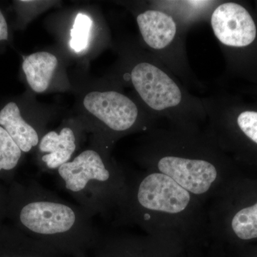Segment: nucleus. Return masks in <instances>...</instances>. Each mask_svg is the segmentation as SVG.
<instances>
[{
    "label": "nucleus",
    "mask_w": 257,
    "mask_h": 257,
    "mask_svg": "<svg viewBox=\"0 0 257 257\" xmlns=\"http://www.w3.org/2000/svg\"><path fill=\"white\" fill-rule=\"evenodd\" d=\"M7 219L16 229L50 246L78 248L97 240L92 216L37 181H14L8 187Z\"/></svg>",
    "instance_id": "obj_1"
},
{
    "label": "nucleus",
    "mask_w": 257,
    "mask_h": 257,
    "mask_svg": "<svg viewBox=\"0 0 257 257\" xmlns=\"http://www.w3.org/2000/svg\"><path fill=\"white\" fill-rule=\"evenodd\" d=\"M130 57L126 75L143 107L154 117L191 126L207 119L203 98L189 92L185 84L150 52Z\"/></svg>",
    "instance_id": "obj_2"
},
{
    "label": "nucleus",
    "mask_w": 257,
    "mask_h": 257,
    "mask_svg": "<svg viewBox=\"0 0 257 257\" xmlns=\"http://www.w3.org/2000/svg\"><path fill=\"white\" fill-rule=\"evenodd\" d=\"M55 173L61 187L92 217L104 212L114 199L117 175L98 147L84 150Z\"/></svg>",
    "instance_id": "obj_3"
},
{
    "label": "nucleus",
    "mask_w": 257,
    "mask_h": 257,
    "mask_svg": "<svg viewBox=\"0 0 257 257\" xmlns=\"http://www.w3.org/2000/svg\"><path fill=\"white\" fill-rule=\"evenodd\" d=\"M136 21L142 40L150 53L184 84L202 87L191 69L186 51L185 35L188 30L170 13L152 5L138 13Z\"/></svg>",
    "instance_id": "obj_4"
},
{
    "label": "nucleus",
    "mask_w": 257,
    "mask_h": 257,
    "mask_svg": "<svg viewBox=\"0 0 257 257\" xmlns=\"http://www.w3.org/2000/svg\"><path fill=\"white\" fill-rule=\"evenodd\" d=\"M83 105L97 121L100 132L111 134V136L133 131L140 126L146 128L145 121L155 118L131 97L115 89L87 93Z\"/></svg>",
    "instance_id": "obj_5"
},
{
    "label": "nucleus",
    "mask_w": 257,
    "mask_h": 257,
    "mask_svg": "<svg viewBox=\"0 0 257 257\" xmlns=\"http://www.w3.org/2000/svg\"><path fill=\"white\" fill-rule=\"evenodd\" d=\"M211 30L221 49H244L257 37V27L251 15L239 3L220 2L209 18Z\"/></svg>",
    "instance_id": "obj_6"
},
{
    "label": "nucleus",
    "mask_w": 257,
    "mask_h": 257,
    "mask_svg": "<svg viewBox=\"0 0 257 257\" xmlns=\"http://www.w3.org/2000/svg\"><path fill=\"white\" fill-rule=\"evenodd\" d=\"M135 200L142 209L177 214L188 206L190 194L169 176L156 172L142 179Z\"/></svg>",
    "instance_id": "obj_7"
},
{
    "label": "nucleus",
    "mask_w": 257,
    "mask_h": 257,
    "mask_svg": "<svg viewBox=\"0 0 257 257\" xmlns=\"http://www.w3.org/2000/svg\"><path fill=\"white\" fill-rule=\"evenodd\" d=\"M157 167L187 192L202 194L210 189L217 177L215 165L201 157L166 154L160 157Z\"/></svg>",
    "instance_id": "obj_8"
},
{
    "label": "nucleus",
    "mask_w": 257,
    "mask_h": 257,
    "mask_svg": "<svg viewBox=\"0 0 257 257\" xmlns=\"http://www.w3.org/2000/svg\"><path fill=\"white\" fill-rule=\"evenodd\" d=\"M77 134L70 126L60 131H50L43 135L37 146V162L45 172H56L72 160L77 148Z\"/></svg>",
    "instance_id": "obj_9"
},
{
    "label": "nucleus",
    "mask_w": 257,
    "mask_h": 257,
    "mask_svg": "<svg viewBox=\"0 0 257 257\" xmlns=\"http://www.w3.org/2000/svg\"><path fill=\"white\" fill-rule=\"evenodd\" d=\"M0 126L9 134L23 153L37 148L40 134L35 126L24 119L18 104L10 101L0 110Z\"/></svg>",
    "instance_id": "obj_10"
},
{
    "label": "nucleus",
    "mask_w": 257,
    "mask_h": 257,
    "mask_svg": "<svg viewBox=\"0 0 257 257\" xmlns=\"http://www.w3.org/2000/svg\"><path fill=\"white\" fill-rule=\"evenodd\" d=\"M220 1L187 0V1H155L151 5L155 8L170 13L189 30V28L210 18L213 10Z\"/></svg>",
    "instance_id": "obj_11"
},
{
    "label": "nucleus",
    "mask_w": 257,
    "mask_h": 257,
    "mask_svg": "<svg viewBox=\"0 0 257 257\" xmlns=\"http://www.w3.org/2000/svg\"><path fill=\"white\" fill-rule=\"evenodd\" d=\"M57 64V57L50 52H35L25 57L23 72L34 92L42 93L48 89Z\"/></svg>",
    "instance_id": "obj_12"
},
{
    "label": "nucleus",
    "mask_w": 257,
    "mask_h": 257,
    "mask_svg": "<svg viewBox=\"0 0 257 257\" xmlns=\"http://www.w3.org/2000/svg\"><path fill=\"white\" fill-rule=\"evenodd\" d=\"M48 246L13 225L5 224L0 229V257H42L41 251Z\"/></svg>",
    "instance_id": "obj_13"
},
{
    "label": "nucleus",
    "mask_w": 257,
    "mask_h": 257,
    "mask_svg": "<svg viewBox=\"0 0 257 257\" xmlns=\"http://www.w3.org/2000/svg\"><path fill=\"white\" fill-rule=\"evenodd\" d=\"M23 154L9 134L0 126V182L10 184L15 180Z\"/></svg>",
    "instance_id": "obj_14"
},
{
    "label": "nucleus",
    "mask_w": 257,
    "mask_h": 257,
    "mask_svg": "<svg viewBox=\"0 0 257 257\" xmlns=\"http://www.w3.org/2000/svg\"><path fill=\"white\" fill-rule=\"evenodd\" d=\"M231 226L239 239L257 238V203L238 211L233 218Z\"/></svg>",
    "instance_id": "obj_15"
},
{
    "label": "nucleus",
    "mask_w": 257,
    "mask_h": 257,
    "mask_svg": "<svg viewBox=\"0 0 257 257\" xmlns=\"http://www.w3.org/2000/svg\"><path fill=\"white\" fill-rule=\"evenodd\" d=\"M92 20L89 15L79 13L76 16L73 28L71 30L69 45L76 52H82L89 45Z\"/></svg>",
    "instance_id": "obj_16"
},
{
    "label": "nucleus",
    "mask_w": 257,
    "mask_h": 257,
    "mask_svg": "<svg viewBox=\"0 0 257 257\" xmlns=\"http://www.w3.org/2000/svg\"><path fill=\"white\" fill-rule=\"evenodd\" d=\"M235 124L248 139L257 145V111H239L235 116Z\"/></svg>",
    "instance_id": "obj_17"
},
{
    "label": "nucleus",
    "mask_w": 257,
    "mask_h": 257,
    "mask_svg": "<svg viewBox=\"0 0 257 257\" xmlns=\"http://www.w3.org/2000/svg\"><path fill=\"white\" fill-rule=\"evenodd\" d=\"M8 210V187L0 182V229L5 224Z\"/></svg>",
    "instance_id": "obj_18"
},
{
    "label": "nucleus",
    "mask_w": 257,
    "mask_h": 257,
    "mask_svg": "<svg viewBox=\"0 0 257 257\" xmlns=\"http://www.w3.org/2000/svg\"><path fill=\"white\" fill-rule=\"evenodd\" d=\"M9 37V30L4 15L0 10V41L8 40Z\"/></svg>",
    "instance_id": "obj_19"
}]
</instances>
